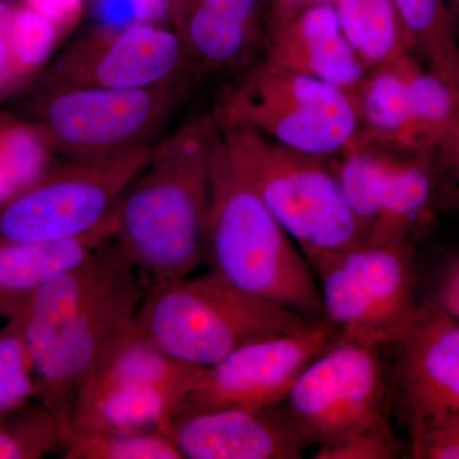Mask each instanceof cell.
<instances>
[{
	"instance_id": "6da1fadb",
	"label": "cell",
	"mask_w": 459,
	"mask_h": 459,
	"mask_svg": "<svg viewBox=\"0 0 459 459\" xmlns=\"http://www.w3.org/2000/svg\"><path fill=\"white\" fill-rule=\"evenodd\" d=\"M146 289L137 267L113 240L36 292L21 316L39 395L60 429L105 344L140 310Z\"/></svg>"
},
{
	"instance_id": "7a4b0ae2",
	"label": "cell",
	"mask_w": 459,
	"mask_h": 459,
	"mask_svg": "<svg viewBox=\"0 0 459 459\" xmlns=\"http://www.w3.org/2000/svg\"><path fill=\"white\" fill-rule=\"evenodd\" d=\"M213 131L210 113L162 137L117 201L115 241L146 291L186 279L205 262Z\"/></svg>"
},
{
	"instance_id": "3957f363",
	"label": "cell",
	"mask_w": 459,
	"mask_h": 459,
	"mask_svg": "<svg viewBox=\"0 0 459 459\" xmlns=\"http://www.w3.org/2000/svg\"><path fill=\"white\" fill-rule=\"evenodd\" d=\"M205 262L243 291L325 318L312 265L230 159L216 122Z\"/></svg>"
},
{
	"instance_id": "277c9868",
	"label": "cell",
	"mask_w": 459,
	"mask_h": 459,
	"mask_svg": "<svg viewBox=\"0 0 459 459\" xmlns=\"http://www.w3.org/2000/svg\"><path fill=\"white\" fill-rule=\"evenodd\" d=\"M137 318L165 352L202 368L219 364L247 344L318 320L243 291L211 268L195 279L147 290Z\"/></svg>"
},
{
	"instance_id": "5b68a950",
	"label": "cell",
	"mask_w": 459,
	"mask_h": 459,
	"mask_svg": "<svg viewBox=\"0 0 459 459\" xmlns=\"http://www.w3.org/2000/svg\"><path fill=\"white\" fill-rule=\"evenodd\" d=\"M217 126L230 159L305 258L364 243L328 160L298 152L247 126Z\"/></svg>"
},
{
	"instance_id": "8992f818",
	"label": "cell",
	"mask_w": 459,
	"mask_h": 459,
	"mask_svg": "<svg viewBox=\"0 0 459 459\" xmlns=\"http://www.w3.org/2000/svg\"><path fill=\"white\" fill-rule=\"evenodd\" d=\"M221 126H247L305 155H341L361 132L355 93L263 59L238 74L214 105Z\"/></svg>"
},
{
	"instance_id": "52a82bcc",
	"label": "cell",
	"mask_w": 459,
	"mask_h": 459,
	"mask_svg": "<svg viewBox=\"0 0 459 459\" xmlns=\"http://www.w3.org/2000/svg\"><path fill=\"white\" fill-rule=\"evenodd\" d=\"M195 81L184 78L142 90L39 87L23 105L21 123L63 159L122 155L155 146L157 135L183 107Z\"/></svg>"
},
{
	"instance_id": "ba28073f",
	"label": "cell",
	"mask_w": 459,
	"mask_h": 459,
	"mask_svg": "<svg viewBox=\"0 0 459 459\" xmlns=\"http://www.w3.org/2000/svg\"><path fill=\"white\" fill-rule=\"evenodd\" d=\"M325 318L341 340L385 349L420 318L415 249L410 240L361 243L307 259Z\"/></svg>"
},
{
	"instance_id": "9c48e42d",
	"label": "cell",
	"mask_w": 459,
	"mask_h": 459,
	"mask_svg": "<svg viewBox=\"0 0 459 459\" xmlns=\"http://www.w3.org/2000/svg\"><path fill=\"white\" fill-rule=\"evenodd\" d=\"M153 147L50 164L26 188L0 202V243L59 240L98 228L143 170Z\"/></svg>"
},
{
	"instance_id": "30bf717a",
	"label": "cell",
	"mask_w": 459,
	"mask_h": 459,
	"mask_svg": "<svg viewBox=\"0 0 459 459\" xmlns=\"http://www.w3.org/2000/svg\"><path fill=\"white\" fill-rule=\"evenodd\" d=\"M380 352L373 344L337 338L296 380L282 406L313 446L394 433Z\"/></svg>"
},
{
	"instance_id": "8fae6325",
	"label": "cell",
	"mask_w": 459,
	"mask_h": 459,
	"mask_svg": "<svg viewBox=\"0 0 459 459\" xmlns=\"http://www.w3.org/2000/svg\"><path fill=\"white\" fill-rule=\"evenodd\" d=\"M195 78L183 40L160 23L100 27L69 45L42 75L41 89H152Z\"/></svg>"
},
{
	"instance_id": "7c38bea8",
	"label": "cell",
	"mask_w": 459,
	"mask_h": 459,
	"mask_svg": "<svg viewBox=\"0 0 459 459\" xmlns=\"http://www.w3.org/2000/svg\"><path fill=\"white\" fill-rule=\"evenodd\" d=\"M431 152L356 138L341 153L336 171L365 243L410 240L433 204Z\"/></svg>"
},
{
	"instance_id": "4fadbf2b",
	"label": "cell",
	"mask_w": 459,
	"mask_h": 459,
	"mask_svg": "<svg viewBox=\"0 0 459 459\" xmlns=\"http://www.w3.org/2000/svg\"><path fill=\"white\" fill-rule=\"evenodd\" d=\"M327 318L247 344L207 368L181 411L262 410L280 406L301 373L336 342Z\"/></svg>"
},
{
	"instance_id": "5bb4252c",
	"label": "cell",
	"mask_w": 459,
	"mask_h": 459,
	"mask_svg": "<svg viewBox=\"0 0 459 459\" xmlns=\"http://www.w3.org/2000/svg\"><path fill=\"white\" fill-rule=\"evenodd\" d=\"M392 346L394 397L411 446L442 429L459 427V322L434 305Z\"/></svg>"
},
{
	"instance_id": "9a60e30c",
	"label": "cell",
	"mask_w": 459,
	"mask_h": 459,
	"mask_svg": "<svg viewBox=\"0 0 459 459\" xmlns=\"http://www.w3.org/2000/svg\"><path fill=\"white\" fill-rule=\"evenodd\" d=\"M183 459H300L313 446L282 404L179 411L160 430Z\"/></svg>"
},
{
	"instance_id": "2e32d148",
	"label": "cell",
	"mask_w": 459,
	"mask_h": 459,
	"mask_svg": "<svg viewBox=\"0 0 459 459\" xmlns=\"http://www.w3.org/2000/svg\"><path fill=\"white\" fill-rule=\"evenodd\" d=\"M205 370L207 368L186 364L165 352L148 336L135 314L105 344L75 391L62 442L84 427L111 395L126 389L151 386L186 401Z\"/></svg>"
},
{
	"instance_id": "e0dca14e",
	"label": "cell",
	"mask_w": 459,
	"mask_h": 459,
	"mask_svg": "<svg viewBox=\"0 0 459 459\" xmlns=\"http://www.w3.org/2000/svg\"><path fill=\"white\" fill-rule=\"evenodd\" d=\"M171 23L198 77L241 74L264 59V0H172Z\"/></svg>"
},
{
	"instance_id": "ac0fdd59",
	"label": "cell",
	"mask_w": 459,
	"mask_h": 459,
	"mask_svg": "<svg viewBox=\"0 0 459 459\" xmlns=\"http://www.w3.org/2000/svg\"><path fill=\"white\" fill-rule=\"evenodd\" d=\"M264 59L352 93L371 69L347 40L333 4L313 5L270 30Z\"/></svg>"
},
{
	"instance_id": "d6986e66",
	"label": "cell",
	"mask_w": 459,
	"mask_h": 459,
	"mask_svg": "<svg viewBox=\"0 0 459 459\" xmlns=\"http://www.w3.org/2000/svg\"><path fill=\"white\" fill-rule=\"evenodd\" d=\"M117 204L104 222L80 237L0 243V318H21L39 290L113 240Z\"/></svg>"
},
{
	"instance_id": "ffe728a7",
	"label": "cell",
	"mask_w": 459,
	"mask_h": 459,
	"mask_svg": "<svg viewBox=\"0 0 459 459\" xmlns=\"http://www.w3.org/2000/svg\"><path fill=\"white\" fill-rule=\"evenodd\" d=\"M415 60L413 54L406 53L370 69L355 92L365 126L356 138L409 150V81Z\"/></svg>"
},
{
	"instance_id": "44dd1931",
	"label": "cell",
	"mask_w": 459,
	"mask_h": 459,
	"mask_svg": "<svg viewBox=\"0 0 459 459\" xmlns=\"http://www.w3.org/2000/svg\"><path fill=\"white\" fill-rule=\"evenodd\" d=\"M425 68L459 87V32L449 0H392Z\"/></svg>"
},
{
	"instance_id": "7402d4cb",
	"label": "cell",
	"mask_w": 459,
	"mask_h": 459,
	"mask_svg": "<svg viewBox=\"0 0 459 459\" xmlns=\"http://www.w3.org/2000/svg\"><path fill=\"white\" fill-rule=\"evenodd\" d=\"M333 7L347 40L369 68L411 53L392 0H334Z\"/></svg>"
},
{
	"instance_id": "603a6c76",
	"label": "cell",
	"mask_w": 459,
	"mask_h": 459,
	"mask_svg": "<svg viewBox=\"0 0 459 459\" xmlns=\"http://www.w3.org/2000/svg\"><path fill=\"white\" fill-rule=\"evenodd\" d=\"M409 150L434 151L451 131L459 111V87L425 68H411Z\"/></svg>"
},
{
	"instance_id": "cb8c5ba5",
	"label": "cell",
	"mask_w": 459,
	"mask_h": 459,
	"mask_svg": "<svg viewBox=\"0 0 459 459\" xmlns=\"http://www.w3.org/2000/svg\"><path fill=\"white\" fill-rule=\"evenodd\" d=\"M60 440L59 419L41 401H29L0 419V459H40Z\"/></svg>"
},
{
	"instance_id": "d4e9b609",
	"label": "cell",
	"mask_w": 459,
	"mask_h": 459,
	"mask_svg": "<svg viewBox=\"0 0 459 459\" xmlns=\"http://www.w3.org/2000/svg\"><path fill=\"white\" fill-rule=\"evenodd\" d=\"M65 459H183L161 433L83 431L63 440Z\"/></svg>"
},
{
	"instance_id": "484cf974",
	"label": "cell",
	"mask_w": 459,
	"mask_h": 459,
	"mask_svg": "<svg viewBox=\"0 0 459 459\" xmlns=\"http://www.w3.org/2000/svg\"><path fill=\"white\" fill-rule=\"evenodd\" d=\"M31 350L21 318L0 327V415L39 395Z\"/></svg>"
},
{
	"instance_id": "4316f807",
	"label": "cell",
	"mask_w": 459,
	"mask_h": 459,
	"mask_svg": "<svg viewBox=\"0 0 459 459\" xmlns=\"http://www.w3.org/2000/svg\"><path fill=\"white\" fill-rule=\"evenodd\" d=\"M62 30L30 7L14 9L8 31L9 56L22 74H29L50 56Z\"/></svg>"
},
{
	"instance_id": "83f0119b",
	"label": "cell",
	"mask_w": 459,
	"mask_h": 459,
	"mask_svg": "<svg viewBox=\"0 0 459 459\" xmlns=\"http://www.w3.org/2000/svg\"><path fill=\"white\" fill-rule=\"evenodd\" d=\"M402 444L394 433L365 434L334 446L318 448L316 459H392L400 455Z\"/></svg>"
},
{
	"instance_id": "f1b7e54d",
	"label": "cell",
	"mask_w": 459,
	"mask_h": 459,
	"mask_svg": "<svg viewBox=\"0 0 459 459\" xmlns=\"http://www.w3.org/2000/svg\"><path fill=\"white\" fill-rule=\"evenodd\" d=\"M411 455L419 459H459V427L425 435L411 446Z\"/></svg>"
},
{
	"instance_id": "f546056e",
	"label": "cell",
	"mask_w": 459,
	"mask_h": 459,
	"mask_svg": "<svg viewBox=\"0 0 459 459\" xmlns=\"http://www.w3.org/2000/svg\"><path fill=\"white\" fill-rule=\"evenodd\" d=\"M27 7L47 17L62 31L74 27L83 12L84 0H26Z\"/></svg>"
},
{
	"instance_id": "4dcf8cb0",
	"label": "cell",
	"mask_w": 459,
	"mask_h": 459,
	"mask_svg": "<svg viewBox=\"0 0 459 459\" xmlns=\"http://www.w3.org/2000/svg\"><path fill=\"white\" fill-rule=\"evenodd\" d=\"M434 307L459 322V256L444 268Z\"/></svg>"
},
{
	"instance_id": "1f68e13d",
	"label": "cell",
	"mask_w": 459,
	"mask_h": 459,
	"mask_svg": "<svg viewBox=\"0 0 459 459\" xmlns=\"http://www.w3.org/2000/svg\"><path fill=\"white\" fill-rule=\"evenodd\" d=\"M126 3L134 22L165 23L172 21V0H120Z\"/></svg>"
},
{
	"instance_id": "d6a6232c",
	"label": "cell",
	"mask_w": 459,
	"mask_h": 459,
	"mask_svg": "<svg viewBox=\"0 0 459 459\" xmlns=\"http://www.w3.org/2000/svg\"><path fill=\"white\" fill-rule=\"evenodd\" d=\"M264 2L268 31L274 27L285 25L307 8L313 7L312 0H264Z\"/></svg>"
},
{
	"instance_id": "836d02e7",
	"label": "cell",
	"mask_w": 459,
	"mask_h": 459,
	"mask_svg": "<svg viewBox=\"0 0 459 459\" xmlns=\"http://www.w3.org/2000/svg\"><path fill=\"white\" fill-rule=\"evenodd\" d=\"M437 150H439L442 153L446 174L451 178L459 198V111L451 131L448 132V134L446 135Z\"/></svg>"
},
{
	"instance_id": "e575fe53",
	"label": "cell",
	"mask_w": 459,
	"mask_h": 459,
	"mask_svg": "<svg viewBox=\"0 0 459 459\" xmlns=\"http://www.w3.org/2000/svg\"><path fill=\"white\" fill-rule=\"evenodd\" d=\"M0 419H2V415H0Z\"/></svg>"
}]
</instances>
